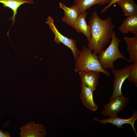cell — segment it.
I'll list each match as a JSON object with an SVG mask.
<instances>
[{
	"label": "cell",
	"instance_id": "obj_15",
	"mask_svg": "<svg viewBox=\"0 0 137 137\" xmlns=\"http://www.w3.org/2000/svg\"><path fill=\"white\" fill-rule=\"evenodd\" d=\"M127 45V49L129 55V62L137 63V37H125L124 38Z\"/></svg>",
	"mask_w": 137,
	"mask_h": 137
},
{
	"label": "cell",
	"instance_id": "obj_9",
	"mask_svg": "<svg viewBox=\"0 0 137 137\" xmlns=\"http://www.w3.org/2000/svg\"><path fill=\"white\" fill-rule=\"evenodd\" d=\"M81 83L94 91L98 83L100 73L95 71H80L79 72Z\"/></svg>",
	"mask_w": 137,
	"mask_h": 137
},
{
	"label": "cell",
	"instance_id": "obj_16",
	"mask_svg": "<svg viewBox=\"0 0 137 137\" xmlns=\"http://www.w3.org/2000/svg\"><path fill=\"white\" fill-rule=\"evenodd\" d=\"M112 0H74V4L78 7L80 13L84 11L95 5L104 6L109 4Z\"/></svg>",
	"mask_w": 137,
	"mask_h": 137
},
{
	"label": "cell",
	"instance_id": "obj_10",
	"mask_svg": "<svg viewBox=\"0 0 137 137\" xmlns=\"http://www.w3.org/2000/svg\"><path fill=\"white\" fill-rule=\"evenodd\" d=\"M60 7L64 11V16L62 21L70 26H72L75 23L80 13L77 6L75 4L71 7L66 6L63 3H59Z\"/></svg>",
	"mask_w": 137,
	"mask_h": 137
},
{
	"label": "cell",
	"instance_id": "obj_18",
	"mask_svg": "<svg viewBox=\"0 0 137 137\" xmlns=\"http://www.w3.org/2000/svg\"><path fill=\"white\" fill-rule=\"evenodd\" d=\"M129 71L128 78L132 83L137 86V63H133L129 65Z\"/></svg>",
	"mask_w": 137,
	"mask_h": 137
},
{
	"label": "cell",
	"instance_id": "obj_8",
	"mask_svg": "<svg viewBox=\"0 0 137 137\" xmlns=\"http://www.w3.org/2000/svg\"><path fill=\"white\" fill-rule=\"evenodd\" d=\"M137 119V112L135 110L133 112L132 116L129 119L121 118L116 116L101 120H99L96 117H95L93 120L97 121L104 125L107 123H111L112 124L113 126L115 125L116 127L119 129H121L124 127V124H129L132 127L137 136L134 125L135 121Z\"/></svg>",
	"mask_w": 137,
	"mask_h": 137
},
{
	"label": "cell",
	"instance_id": "obj_4",
	"mask_svg": "<svg viewBox=\"0 0 137 137\" xmlns=\"http://www.w3.org/2000/svg\"><path fill=\"white\" fill-rule=\"evenodd\" d=\"M46 23L48 24L51 29L55 35L54 40L58 44L62 43L72 51L75 60L79 56L80 51L78 50L76 44L77 40L72 38H69L60 33L54 23V20L50 16L47 18Z\"/></svg>",
	"mask_w": 137,
	"mask_h": 137
},
{
	"label": "cell",
	"instance_id": "obj_20",
	"mask_svg": "<svg viewBox=\"0 0 137 137\" xmlns=\"http://www.w3.org/2000/svg\"><path fill=\"white\" fill-rule=\"evenodd\" d=\"M9 133L3 131L0 129V137H10Z\"/></svg>",
	"mask_w": 137,
	"mask_h": 137
},
{
	"label": "cell",
	"instance_id": "obj_17",
	"mask_svg": "<svg viewBox=\"0 0 137 137\" xmlns=\"http://www.w3.org/2000/svg\"><path fill=\"white\" fill-rule=\"evenodd\" d=\"M127 17L137 14V5L133 0H122L116 2Z\"/></svg>",
	"mask_w": 137,
	"mask_h": 137
},
{
	"label": "cell",
	"instance_id": "obj_7",
	"mask_svg": "<svg viewBox=\"0 0 137 137\" xmlns=\"http://www.w3.org/2000/svg\"><path fill=\"white\" fill-rule=\"evenodd\" d=\"M20 129L21 137H44L46 133L45 127L40 123H35L34 121L27 123Z\"/></svg>",
	"mask_w": 137,
	"mask_h": 137
},
{
	"label": "cell",
	"instance_id": "obj_6",
	"mask_svg": "<svg viewBox=\"0 0 137 137\" xmlns=\"http://www.w3.org/2000/svg\"><path fill=\"white\" fill-rule=\"evenodd\" d=\"M129 71V65H127L120 70L113 68L111 71L114 79L113 84V90L110 99L111 100L116 97L123 95L122 88L123 84L128 78Z\"/></svg>",
	"mask_w": 137,
	"mask_h": 137
},
{
	"label": "cell",
	"instance_id": "obj_2",
	"mask_svg": "<svg viewBox=\"0 0 137 137\" xmlns=\"http://www.w3.org/2000/svg\"><path fill=\"white\" fill-rule=\"evenodd\" d=\"M92 49L84 46L79 56L76 59L75 72L80 71H95L102 73L109 76L110 73L104 69L99 63L97 54L92 53Z\"/></svg>",
	"mask_w": 137,
	"mask_h": 137
},
{
	"label": "cell",
	"instance_id": "obj_19",
	"mask_svg": "<svg viewBox=\"0 0 137 137\" xmlns=\"http://www.w3.org/2000/svg\"><path fill=\"white\" fill-rule=\"evenodd\" d=\"M122 0H112L109 4L108 5H107L105 6L103 9L101 10L100 12L102 13H103L106 11V10L108 8L110 7L113 4L116 3L118 1H121Z\"/></svg>",
	"mask_w": 137,
	"mask_h": 137
},
{
	"label": "cell",
	"instance_id": "obj_14",
	"mask_svg": "<svg viewBox=\"0 0 137 137\" xmlns=\"http://www.w3.org/2000/svg\"><path fill=\"white\" fill-rule=\"evenodd\" d=\"M34 1L32 0H0V3L2 4L4 7H8L12 9L13 12L12 16L8 20H12V26L15 22V16L17 13L18 8L23 4H32Z\"/></svg>",
	"mask_w": 137,
	"mask_h": 137
},
{
	"label": "cell",
	"instance_id": "obj_13",
	"mask_svg": "<svg viewBox=\"0 0 137 137\" xmlns=\"http://www.w3.org/2000/svg\"><path fill=\"white\" fill-rule=\"evenodd\" d=\"M119 30L123 34L130 32L137 37V14L127 17L119 27Z\"/></svg>",
	"mask_w": 137,
	"mask_h": 137
},
{
	"label": "cell",
	"instance_id": "obj_11",
	"mask_svg": "<svg viewBox=\"0 0 137 137\" xmlns=\"http://www.w3.org/2000/svg\"><path fill=\"white\" fill-rule=\"evenodd\" d=\"M87 13L85 11L80 14L74 24L72 26L78 32H81L87 37L88 42L91 39V27L86 22V17Z\"/></svg>",
	"mask_w": 137,
	"mask_h": 137
},
{
	"label": "cell",
	"instance_id": "obj_5",
	"mask_svg": "<svg viewBox=\"0 0 137 137\" xmlns=\"http://www.w3.org/2000/svg\"><path fill=\"white\" fill-rule=\"evenodd\" d=\"M129 100L128 97L123 95L116 97L104 105L101 114L109 117L116 116L127 106Z\"/></svg>",
	"mask_w": 137,
	"mask_h": 137
},
{
	"label": "cell",
	"instance_id": "obj_3",
	"mask_svg": "<svg viewBox=\"0 0 137 137\" xmlns=\"http://www.w3.org/2000/svg\"><path fill=\"white\" fill-rule=\"evenodd\" d=\"M111 41L108 48L103 50L98 56L101 67L104 69H112L114 67V62L116 60L122 59L129 62L124 55L120 52L118 45L121 40L116 36L114 31L112 32Z\"/></svg>",
	"mask_w": 137,
	"mask_h": 137
},
{
	"label": "cell",
	"instance_id": "obj_1",
	"mask_svg": "<svg viewBox=\"0 0 137 137\" xmlns=\"http://www.w3.org/2000/svg\"><path fill=\"white\" fill-rule=\"evenodd\" d=\"M88 23L91 27V39L90 42H88V47L99 55L111 39L114 25L110 17L101 19L96 11L92 13Z\"/></svg>",
	"mask_w": 137,
	"mask_h": 137
},
{
	"label": "cell",
	"instance_id": "obj_12",
	"mask_svg": "<svg viewBox=\"0 0 137 137\" xmlns=\"http://www.w3.org/2000/svg\"><path fill=\"white\" fill-rule=\"evenodd\" d=\"M81 88L80 97L83 104L89 110L93 111L96 110L98 108V106L94 100L93 97L94 91L82 83H81Z\"/></svg>",
	"mask_w": 137,
	"mask_h": 137
}]
</instances>
